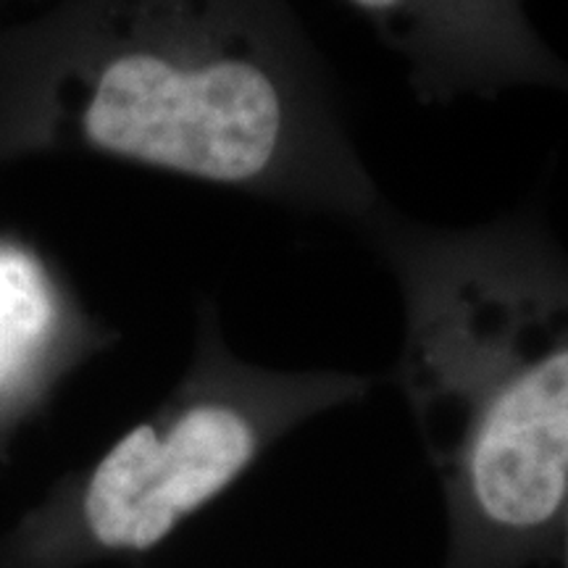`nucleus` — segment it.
<instances>
[{"label": "nucleus", "mask_w": 568, "mask_h": 568, "mask_svg": "<svg viewBox=\"0 0 568 568\" xmlns=\"http://www.w3.org/2000/svg\"><path fill=\"white\" fill-rule=\"evenodd\" d=\"M59 290L17 247L0 245V403L19 393L67 318Z\"/></svg>", "instance_id": "39448f33"}, {"label": "nucleus", "mask_w": 568, "mask_h": 568, "mask_svg": "<svg viewBox=\"0 0 568 568\" xmlns=\"http://www.w3.org/2000/svg\"><path fill=\"white\" fill-rule=\"evenodd\" d=\"M560 552H564V568H568V508L564 518V529H560Z\"/></svg>", "instance_id": "423d86ee"}, {"label": "nucleus", "mask_w": 568, "mask_h": 568, "mask_svg": "<svg viewBox=\"0 0 568 568\" xmlns=\"http://www.w3.org/2000/svg\"><path fill=\"white\" fill-rule=\"evenodd\" d=\"M403 63L418 103H493L521 90L568 95V59L531 0H345Z\"/></svg>", "instance_id": "20e7f679"}, {"label": "nucleus", "mask_w": 568, "mask_h": 568, "mask_svg": "<svg viewBox=\"0 0 568 568\" xmlns=\"http://www.w3.org/2000/svg\"><path fill=\"white\" fill-rule=\"evenodd\" d=\"M374 379L339 368L237 361L209 318L201 361L174 406L126 432L92 468L82 531L105 552H145L314 418L364 400Z\"/></svg>", "instance_id": "7ed1b4c3"}, {"label": "nucleus", "mask_w": 568, "mask_h": 568, "mask_svg": "<svg viewBox=\"0 0 568 568\" xmlns=\"http://www.w3.org/2000/svg\"><path fill=\"white\" fill-rule=\"evenodd\" d=\"M403 301L395 379L447 510L443 568H529L568 508V251L527 205L471 226L387 201L358 226Z\"/></svg>", "instance_id": "f03ea898"}, {"label": "nucleus", "mask_w": 568, "mask_h": 568, "mask_svg": "<svg viewBox=\"0 0 568 568\" xmlns=\"http://www.w3.org/2000/svg\"><path fill=\"white\" fill-rule=\"evenodd\" d=\"M34 151L353 226L385 203L287 0H53L0 34V159Z\"/></svg>", "instance_id": "f257e3e1"}]
</instances>
